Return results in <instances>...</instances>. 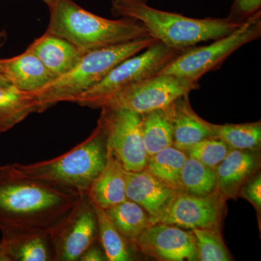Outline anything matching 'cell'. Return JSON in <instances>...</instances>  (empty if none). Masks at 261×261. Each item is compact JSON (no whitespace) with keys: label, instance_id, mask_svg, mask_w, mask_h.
Instances as JSON below:
<instances>
[{"label":"cell","instance_id":"e575fe53","mask_svg":"<svg viewBox=\"0 0 261 261\" xmlns=\"http://www.w3.org/2000/svg\"><path fill=\"white\" fill-rule=\"evenodd\" d=\"M5 35H3V33H0V47L3 46V39H4Z\"/></svg>","mask_w":261,"mask_h":261},{"label":"cell","instance_id":"5b68a950","mask_svg":"<svg viewBox=\"0 0 261 261\" xmlns=\"http://www.w3.org/2000/svg\"><path fill=\"white\" fill-rule=\"evenodd\" d=\"M107 160L106 136L97 125L85 140L61 156L31 164L15 165L27 176L58 182L87 193Z\"/></svg>","mask_w":261,"mask_h":261},{"label":"cell","instance_id":"7402d4cb","mask_svg":"<svg viewBox=\"0 0 261 261\" xmlns=\"http://www.w3.org/2000/svg\"><path fill=\"white\" fill-rule=\"evenodd\" d=\"M167 107L141 115V130L149 157L173 146L172 126Z\"/></svg>","mask_w":261,"mask_h":261},{"label":"cell","instance_id":"d590c367","mask_svg":"<svg viewBox=\"0 0 261 261\" xmlns=\"http://www.w3.org/2000/svg\"><path fill=\"white\" fill-rule=\"evenodd\" d=\"M0 71H1V70H0Z\"/></svg>","mask_w":261,"mask_h":261},{"label":"cell","instance_id":"ffe728a7","mask_svg":"<svg viewBox=\"0 0 261 261\" xmlns=\"http://www.w3.org/2000/svg\"><path fill=\"white\" fill-rule=\"evenodd\" d=\"M34 113H39V107L32 94L10 82L0 84V133L11 129Z\"/></svg>","mask_w":261,"mask_h":261},{"label":"cell","instance_id":"83f0119b","mask_svg":"<svg viewBox=\"0 0 261 261\" xmlns=\"http://www.w3.org/2000/svg\"><path fill=\"white\" fill-rule=\"evenodd\" d=\"M231 149L222 140L212 136L200 141L186 151L189 157L216 169Z\"/></svg>","mask_w":261,"mask_h":261},{"label":"cell","instance_id":"30bf717a","mask_svg":"<svg viewBox=\"0 0 261 261\" xmlns=\"http://www.w3.org/2000/svg\"><path fill=\"white\" fill-rule=\"evenodd\" d=\"M55 261H76L98 239L97 215L87 193L69 219L51 234Z\"/></svg>","mask_w":261,"mask_h":261},{"label":"cell","instance_id":"2e32d148","mask_svg":"<svg viewBox=\"0 0 261 261\" xmlns=\"http://www.w3.org/2000/svg\"><path fill=\"white\" fill-rule=\"evenodd\" d=\"M126 186V171L114 152L108 149L106 166L87 192L89 200L106 210L127 200Z\"/></svg>","mask_w":261,"mask_h":261},{"label":"cell","instance_id":"f546056e","mask_svg":"<svg viewBox=\"0 0 261 261\" xmlns=\"http://www.w3.org/2000/svg\"><path fill=\"white\" fill-rule=\"evenodd\" d=\"M243 195L254 205L260 207L261 205V178L260 175L252 178L243 189Z\"/></svg>","mask_w":261,"mask_h":261},{"label":"cell","instance_id":"7c38bea8","mask_svg":"<svg viewBox=\"0 0 261 261\" xmlns=\"http://www.w3.org/2000/svg\"><path fill=\"white\" fill-rule=\"evenodd\" d=\"M135 246L159 260H198L193 233L173 225H151L140 235Z\"/></svg>","mask_w":261,"mask_h":261},{"label":"cell","instance_id":"44dd1931","mask_svg":"<svg viewBox=\"0 0 261 261\" xmlns=\"http://www.w3.org/2000/svg\"><path fill=\"white\" fill-rule=\"evenodd\" d=\"M105 211L118 232L132 245L152 225L145 209L128 199Z\"/></svg>","mask_w":261,"mask_h":261},{"label":"cell","instance_id":"4316f807","mask_svg":"<svg viewBox=\"0 0 261 261\" xmlns=\"http://www.w3.org/2000/svg\"><path fill=\"white\" fill-rule=\"evenodd\" d=\"M192 232L195 239L198 260H231L218 229L195 228Z\"/></svg>","mask_w":261,"mask_h":261},{"label":"cell","instance_id":"5bb4252c","mask_svg":"<svg viewBox=\"0 0 261 261\" xmlns=\"http://www.w3.org/2000/svg\"><path fill=\"white\" fill-rule=\"evenodd\" d=\"M173 130V146L186 151L197 142L212 137L206 121L196 114L189 94L181 96L167 107Z\"/></svg>","mask_w":261,"mask_h":261},{"label":"cell","instance_id":"cb8c5ba5","mask_svg":"<svg viewBox=\"0 0 261 261\" xmlns=\"http://www.w3.org/2000/svg\"><path fill=\"white\" fill-rule=\"evenodd\" d=\"M213 136L222 140L231 149L255 150L261 142L260 122L242 124L216 125L206 121Z\"/></svg>","mask_w":261,"mask_h":261},{"label":"cell","instance_id":"d6a6232c","mask_svg":"<svg viewBox=\"0 0 261 261\" xmlns=\"http://www.w3.org/2000/svg\"><path fill=\"white\" fill-rule=\"evenodd\" d=\"M10 82L6 76L1 71H0V84H5Z\"/></svg>","mask_w":261,"mask_h":261},{"label":"cell","instance_id":"e0dca14e","mask_svg":"<svg viewBox=\"0 0 261 261\" xmlns=\"http://www.w3.org/2000/svg\"><path fill=\"white\" fill-rule=\"evenodd\" d=\"M27 49L42 61L55 79L73 69L84 55L71 43L47 32L35 39Z\"/></svg>","mask_w":261,"mask_h":261},{"label":"cell","instance_id":"9c48e42d","mask_svg":"<svg viewBox=\"0 0 261 261\" xmlns=\"http://www.w3.org/2000/svg\"><path fill=\"white\" fill-rule=\"evenodd\" d=\"M97 125L106 136V145L126 171H140L147 166L141 115L124 109L102 108Z\"/></svg>","mask_w":261,"mask_h":261},{"label":"cell","instance_id":"4fadbf2b","mask_svg":"<svg viewBox=\"0 0 261 261\" xmlns=\"http://www.w3.org/2000/svg\"><path fill=\"white\" fill-rule=\"evenodd\" d=\"M126 198L145 209L152 224L177 193L146 168L140 171H126Z\"/></svg>","mask_w":261,"mask_h":261},{"label":"cell","instance_id":"8fae6325","mask_svg":"<svg viewBox=\"0 0 261 261\" xmlns=\"http://www.w3.org/2000/svg\"><path fill=\"white\" fill-rule=\"evenodd\" d=\"M224 200V197L218 191L203 197L177 192L155 224L163 223L191 230L219 229Z\"/></svg>","mask_w":261,"mask_h":261},{"label":"cell","instance_id":"1f68e13d","mask_svg":"<svg viewBox=\"0 0 261 261\" xmlns=\"http://www.w3.org/2000/svg\"><path fill=\"white\" fill-rule=\"evenodd\" d=\"M0 261H8V257H7L6 254L3 250L1 241H0Z\"/></svg>","mask_w":261,"mask_h":261},{"label":"cell","instance_id":"7a4b0ae2","mask_svg":"<svg viewBox=\"0 0 261 261\" xmlns=\"http://www.w3.org/2000/svg\"><path fill=\"white\" fill-rule=\"evenodd\" d=\"M111 13L116 18L140 22L149 37L168 47L186 50L200 42L228 35L241 25L226 18H192L149 6L147 0H112Z\"/></svg>","mask_w":261,"mask_h":261},{"label":"cell","instance_id":"d6986e66","mask_svg":"<svg viewBox=\"0 0 261 261\" xmlns=\"http://www.w3.org/2000/svg\"><path fill=\"white\" fill-rule=\"evenodd\" d=\"M252 151L231 149L216 168L218 190L223 197L235 195L239 187L256 170L258 158Z\"/></svg>","mask_w":261,"mask_h":261},{"label":"cell","instance_id":"ba28073f","mask_svg":"<svg viewBox=\"0 0 261 261\" xmlns=\"http://www.w3.org/2000/svg\"><path fill=\"white\" fill-rule=\"evenodd\" d=\"M197 81L176 75L157 74L105 98L95 108L124 109L142 115L162 109L198 87Z\"/></svg>","mask_w":261,"mask_h":261},{"label":"cell","instance_id":"ac0fdd59","mask_svg":"<svg viewBox=\"0 0 261 261\" xmlns=\"http://www.w3.org/2000/svg\"><path fill=\"white\" fill-rule=\"evenodd\" d=\"M8 261H55L50 233L42 231L2 232Z\"/></svg>","mask_w":261,"mask_h":261},{"label":"cell","instance_id":"6da1fadb","mask_svg":"<svg viewBox=\"0 0 261 261\" xmlns=\"http://www.w3.org/2000/svg\"><path fill=\"white\" fill-rule=\"evenodd\" d=\"M84 192L22 173L15 163L0 166V231L50 233L64 224Z\"/></svg>","mask_w":261,"mask_h":261},{"label":"cell","instance_id":"277c9868","mask_svg":"<svg viewBox=\"0 0 261 261\" xmlns=\"http://www.w3.org/2000/svg\"><path fill=\"white\" fill-rule=\"evenodd\" d=\"M157 42L153 38L145 37L86 53L66 74L31 93L37 103L39 113L60 102H75L77 98L99 83L116 65Z\"/></svg>","mask_w":261,"mask_h":261},{"label":"cell","instance_id":"9a60e30c","mask_svg":"<svg viewBox=\"0 0 261 261\" xmlns=\"http://www.w3.org/2000/svg\"><path fill=\"white\" fill-rule=\"evenodd\" d=\"M0 70L17 89L29 93L37 92L55 80L42 61L29 49L13 58L0 59Z\"/></svg>","mask_w":261,"mask_h":261},{"label":"cell","instance_id":"52a82bcc","mask_svg":"<svg viewBox=\"0 0 261 261\" xmlns=\"http://www.w3.org/2000/svg\"><path fill=\"white\" fill-rule=\"evenodd\" d=\"M182 51L157 42L145 50L122 61L102 81L75 99L82 107L95 108L98 103L146 79L159 74Z\"/></svg>","mask_w":261,"mask_h":261},{"label":"cell","instance_id":"4dcf8cb0","mask_svg":"<svg viewBox=\"0 0 261 261\" xmlns=\"http://www.w3.org/2000/svg\"><path fill=\"white\" fill-rule=\"evenodd\" d=\"M107 260L104 251L96 245V243L89 247L83 255L81 256L80 261H105Z\"/></svg>","mask_w":261,"mask_h":261},{"label":"cell","instance_id":"d4e9b609","mask_svg":"<svg viewBox=\"0 0 261 261\" xmlns=\"http://www.w3.org/2000/svg\"><path fill=\"white\" fill-rule=\"evenodd\" d=\"M181 189L184 193L203 197L218 191L216 169L187 157L181 173Z\"/></svg>","mask_w":261,"mask_h":261},{"label":"cell","instance_id":"8992f818","mask_svg":"<svg viewBox=\"0 0 261 261\" xmlns=\"http://www.w3.org/2000/svg\"><path fill=\"white\" fill-rule=\"evenodd\" d=\"M261 36V14L247 18L236 30L202 47L181 51L159 74L176 75L197 81L211 70L218 69L225 60L238 49Z\"/></svg>","mask_w":261,"mask_h":261},{"label":"cell","instance_id":"f1b7e54d","mask_svg":"<svg viewBox=\"0 0 261 261\" xmlns=\"http://www.w3.org/2000/svg\"><path fill=\"white\" fill-rule=\"evenodd\" d=\"M261 0H234L228 18L243 23L247 18L260 11Z\"/></svg>","mask_w":261,"mask_h":261},{"label":"cell","instance_id":"484cf974","mask_svg":"<svg viewBox=\"0 0 261 261\" xmlns=\"http://www.w3.org/2000/svg\"><path fill=\"white\" fill-rule=\"evenodd\" d=\"M97 215L98 240L100 242L108 261L134 260L133 252L127 240L118 232L106 211L94 205Z\"/></svg>","mask_w":261,"mask_h":261},{"label":"cell","instance_id":"3957f363","mask_svg":"<svg viewBox=\"0 0 261 261\" xmlns=\"http://www.w3.org/2000/svg\"><path fill=\"white\" fill-rule=\"evenodd\" d=\"M49 9L50 17L46 32L71 43L83 54L149 37L137 20L102 18L73 0H56Z\"/></svg>","mask_w":261,"mask_h":261},{"label":"cell","instance_id":"603a6c76","mask_svg":"<svg viewBox=\"0 0 261 261\" xmlns=\"http://www.w3.org/2000/svg\"><path fill=\"white\" fill-rule=\"evenodd\" d=\"M187 159L183 150L171 146L149 157L145 168L163 184L181 192V173Z\"/></svg>","mask_w":261,"mask_h":261},{"label":"cell","instance_id":"836d02e7","mask_svg":"<svg viewBox=\"0 0 261 261\" xmlns=\"http://www.w3.org/2000/svg\"><path fill=\"white\" fill-rule=\"evenodd\" d=\"M42 1L44 2V3L47 5L48 8H49V7H51V5L54 4L56 0H42Z\"/></svg>","mask_w":261,"mask_h":261}]
</instances>
